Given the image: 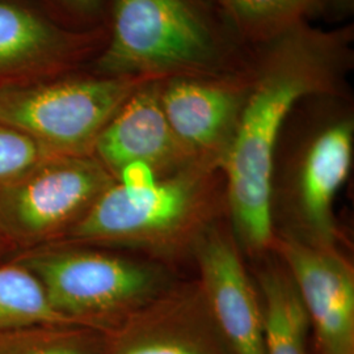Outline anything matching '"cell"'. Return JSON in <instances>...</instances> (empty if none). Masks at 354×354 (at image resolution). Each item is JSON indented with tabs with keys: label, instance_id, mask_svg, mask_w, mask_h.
<instances>
[{
	"label": "cell",
	"instance_id": "6da1fadb",
	"mask_svg": "<svg viewBox=\"0 0 354 354\" xmlns=\"http://www.w3.org/2000/svg\"><path fill=\"white\" fill-rule=\"evenodd\" d=\"M339 42L304 28L282 35L266 57L222 155L234 226L251 250L272 241V178L281 127L302 97L332 83Z\"/></svg>",
	"mask_w": 354,
	"mask_h": 354
},
{
	"label": "cell",
	"instance_id": "7a4b0ae2",
	"mask_svg": "<svg viewBox=\"0 0 354 354\" xmlns=\"http://www.w3.org/2000/svg\"><path fill=\"white\" fill-rule=\"evenodd\" d=\"M136 91L133 77L46 79L0 87V122L54 155H93L104 127Z\"/></svg>",
	"mask_w": 354,
	"mask_h": 354
},
{
	"label": "cell",
	"instance_id": "3957f363",
	"mask_svg": "<svg viewBox=\"0 0 354 354\" xmlns=\"http://www.w3.org/2000/svg\"><path fill=\"white\" fill-rule=\"evenodd\" d=\"M115 180L93 155H46L0 185V236L16 253L58 243Z\"/></svg>",
	"mask_w": 354,
	"mask_h": 354
},
{
	"label": "cell",
	"instance_id": "277c9868",
	"mask_svg": "<svg viewBox=\"0 0 354 354\" xmlns=\"http://www.w3.org/2000/svg\"><path fill=\"white\" fill-rule=\"evenodd\" d=\"M113 30L96 67L106 77L205 70L218 45L189 0H114Z\"/></svg>",
	"mask_w": 354,
	"mask_h": 354
},
{
	"label": "cell",
	"instance_id": "5b68a950",
	"mask_svg": "<svg viewBox=\"0 0 354 354\" xmlns=\"http://www.w3.org/2000/svg\"><path fill=\"white\" fill-rule=\"evenodd\" d=\"M10 261L30 272L53 310L75 323L146 304L160 286V274L151 266L64 244L21 251Z\"/></svg>",
	"mask_w": 354,
	"mask_h": 354
},
{
	"label": "cell",
	"instance_id": "8992f818",
	"mask_svg": "<svg viewBox=\"0 0 354 354\" xmlns=\"http://www.w3.org/2000/svg\"><path fill=\"white\" fill-rule=\"evenodd\" d=\"M201 196L200 178L192 174L158 183L153 189L138 196H129L115 183L58 243L137 247L163 244L193 223Z\"/></svg>",
	"mask_w": 354,
	"mask_h": 354
},
{
	"label": "cell",
	"instance_id": "52a82bcc",
	"mask_svg": "<svg viewBox=\"0 0 354 354\" xmlns=\"http://www.w3.org/2000/svg\"><path fill=\"white\" fill-rule=\"evenodd\" d=\"M279 252L290 269L323 354H354V274L333 248L288 236Z\"/></svg>",
	"mask_w": 354,
	"mask_h": 354
},
{
	"label": "cell",
	"instance_id": "ba28073f",
	"mask_svg": "<svg viewBox=\"0 0 354 354\" xmlns=\"http://www.w3.org/2000/svg\"><path fill=\"white\" fill-rule=\"evenodd\" d=\"M203 297L235 354H266L264 317L232 243L206 231L196 243Z\"/></svg>",
	"mask_w": 354,
	"mask_h": 354
},
{
	"label": "cell",
	"instance_id": "9c48e42d",
	"mask_svg": "<svg viewBox=\"0 0 354 354\" xmlns=\"http://www.w3.org/2000/svg\"><path fill=\"white\" fill-rule=\"evenodd\" d=\"M93 153L117 178L133 162H143L156 172L183 163L192 152L178 140L153 87L134 91L104 127Z\"/></svg>",
	"mask_w": 354,
	"mask_h": 354
},
{
	"label": "cell",
	"instance_id": "30bf717a",
	"mask_svg": "<svg viewBox=\"0 0 354 354\" xmlns=\"http://www.w3.org/2000/svg\"><path fill=\"white\" fill-rule=\"evenodd\" d=\"M77 39L23 4L0 0V87L50 76L74 55Z\"/></svg>",
	"mask_w": 354,
	"mask_h": 354
},
{
	"label": "cell",
	"instance_id": "8fae6325",
	"mask_svg": "<svg viewBox=\"0 0 354 354\" xmlns=\"http://www.w3.org/2000/svg\"><path fill=\"white\" fill-rule=\"evenodd\" d=\"M353 152V125L342 121L326 129L306 155L299 184L298 209L313 244L333 248L332 206L349 175Z\"/></svg>",
	"mask_w": 354,
	"mask_h": 354
},
{
	"label": "cell",
	"instance_id": "7c38bea8",
	"mask_svg": "<svg viewBox=\"0 0 354 354\" xmlns=\"http://www.w3.org/2000/svg\"><path fill=\"white\" fill-rule=\"evenodd\" d=\"M160 105L175 136L193 152L228 143L244 102L234 89L180 79L165 89Z\"/></svg>",
	"mask_w": 354,
	"mask_h": 354
},
{
	"label": "cell",
	"instance_id": "4fadbf2b",
	"mask_svg": "<svg viewBox=\"0 0 354 354\" xmlns=\"http://www.w3.org/2000/svg\"><path fill=\"white\" fill-rule=\"evenodd\" d=\"M260 288L266 302V354H306L310 319L292 277L279 270H268L260 277Z\"/></svg>",
	"mask_w": 354,
	"mask_h": 354
},
{
	"label": "cell",
	"instance_id": "5bb4252c",
	"mask_svg": "<svg viewBox=\"0 0 354 354\" xmlns=\"http://www.w3.org/2000/svg\"><path fill=\"white\" fill-rule=\"evenodd\" d=\"M75 322L53 310L38 279L15 263L0 264V333Z\"/></svg>",
	"mask_w": 354,
	"mask_h": 354
},
{
	"label": "cell",
	"instance_id": "9a60e30c",
	"mask_svg": "<svg viewBox=\"0 0 354 354\" xmlns=\"http://www.w3.org/2000/svg\"><path fill=\"white\" fill-rule=\"evenodd\" d=\"M50 155L37 142L0 122V185L21 175Z\"/></svg>",
	"mask_w": 354,
	"mask_h": 354
},
{
	"label": "cell",
	"instance_id": "2e32d148",
	"mask_svg": "<svg viewBox=\"0 0 354 354\" xmlns=\"http://www.w3.org/2000/svg\"><path fill=\"white\" fill-rule=\"evenodd\" d=\"M243 20L253 24H274L308 10L317 0H226Z\"/></svg>",
	"mask_w": 354,
	"mask_h": 354
},
{
	"label": "cell",
	"instance_id": "e0dca14e",
	"mask_svg": "<svg viewBox=\"0 0 354 354\" xmlns=\"http://www.w3.org/2000/svg\"><path fill=\"white\" fill-rule=\"evenodd\" d=\"M118 354H207L193 342L177 337H151L127 345Z\"/></svg>",
	"mask_w": 354,
	"mask_h": 354
},
{
	"label": "cell",
	"instance_id": "ac0fdd59",
	"mask_svg": "<svg viewBox=\"0 0 354 354\" xmlns=\"http://www.w3.org/2000/svg\"><path fill=\"white\" fill-rule=\"evenodd\" d=\"M120 185L129 196H138L153 189L158 185L155 171L143 162H133L125 165L117 175Z\"/></svg>",
	"mask_w": 354,
	"mask_h": 354
},
{
	"label": "cell",
	"instance_id": "d6986e66",
	"mask_svg": "<svg viewBox=\"0 0 354 354\" xmlns=\"http://www.w3.org/2000/svg\"><path fill=\"white\" fill-rule=\"evenodd\" d=\"M0 354H84L75 344L64 342H37L7 346Z\"/></svg>",
	"mask_w": 354,
	"mask_h": 354
},
{
	"label": "cell",
	"instance_id": "ffe728a7",
	"mask_svg": "<svg viewBox=\"0 0 354 354\" xmlns=\"http://www.w3.org/2000/svg\"><path fill=\"white\" fill-rule=\"evenodd\" d=\"M66 7H68L70 10L75 11V12L95 13L102 4V0H59Z\"/></svg>",
	"mask_w": 354,
	"mask_h": 354
},
{
	"label": "cell",
	"instance_id": "44dd1931",
	"mask_svg": "<svg viewBox=\"0 0 354 354\" xmlns=\"http://www.w3.org/2000/svg\"><path fill=\"white\" fill-rule=\"evenodd\" d=\"M12 253H16V251L13 250L12 247H11L7 241H4V239L0 236V264H3L4 260H6L8 256H11ZM6 263H7V260H6Z\"/></svg>",
	"mask_w": 354,
	"mask_h": 354
},
{
	"label": "cell",
	"instance_id": "7402d4cb",
	"mask_svg": "<svg viewBox=\"0 0 354 354\" xmlns=\"http://www.w3.org/2000/svg\"><path fill=\"white\" fill-rule=\"evenodd\" d=\"M223 1H226V0H223Z\"/></svg>",
	"mask_w": 354,
	"mask_h": 354
}]
</instances>
